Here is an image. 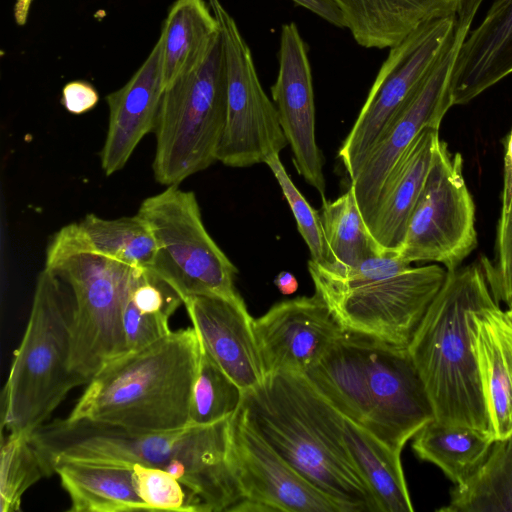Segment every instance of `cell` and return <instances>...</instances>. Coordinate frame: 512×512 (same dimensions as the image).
Returning a JSON list of instances; mask_svg holds the SVG:
<instances>
[{
	"label": "cell",
	"instance_id": "1",
	"mask_svg": "<svg viewBox=\"0 0 512 512\" xmlns=\"http://www.w3.org/2000/svg\"><path fill=\"white\" fill-rule=\"evenodd\" d=\"M230 417L167 432L65 418L43 424L29 439L48 476L60 459L139 464L173 475L190 493L197 512H236L243 494L228 460Z\"/></svg>",
	"mask_w": 512,
	"mask_h": 512
},
{
	"label": "cell",
	"instance_id": "2",
	"mask_svg": "<svg viewBox=\"0 0 512 512\" xmlns=\"http://www.w3.org/2000/svg\"><path fill=\"white\" fill-rule=\"evenodd\" d=\"M239 409L285 461L344 512H379L347 447L345 418L304 373L267 374L244 391Z\"/></svg>",
	"mask_w": 512,
	"mask_h": 512
},
{
	"label": "cell",
	"instance_id": "3",
	"mask_svg": "<svg viewBox=\"0 0 512 512\" xmlns=\"http://www.w3.org/2000/svg\"><path fill=\"white\" fill-rule=\"evenodd\" d=\"M304 374L345 419L395 452L434 420L408 348L345 331Z\"/></svg>",
	"mask_w": 512,
	"mask_h": 512
},
{
	"label": "cell",
	"instance_id": "4",
	"mask_svg": "<svg viewBox=\"0 0 512 512\" xmlns=\"http://www.w3.org/2000/svg\"><path fill=\"white\" fill-rule=\"evenodd\" d=\"M494 302L498 301L481 263L447 272L443 286L408 346L434 420L492 436L473 328L474 313Z\"/></svg>",
	"mask_w": 512,
	"mask_h": 512
},
{
	"label": "cell",
	"instance_id": "5",
	"mask_svg": "<svg viewBox=\"0 0 512 512\" xmlns=\"http://www.w3.org/2000/svg\"><path fill=\"white\" fill-rule=\"evenodd\" d=\"M201 343L194 328L171 331L106 363L87 383L70 415L132 430L187 427Z\"/></svg>",
	"mask_w": 512,
	"mask_h": 512
},
{
	"label": "cell",
	"instance_id": "6",
	"mask_svg": "<svg viewBox=\"0 0 512 512\" xmlns=\"http://www.w3.org/2000/svg\"><path fill=\"white\" fill-rule=\"evenodd\" d=\"M73 314L70 287L44 267L3 389L2 425L9 434L30 435L71 389L82 385L71 369Z\"/></svg>",
	"mask_w": 512,
	"mask_h": 512
},
{
	"label": "cell",
	"instance_id": "7",
	"mask_svg": "<svg viewBox=\"0 0 512 512\" xmlns=\"http://www.w3.org/2000/svg\"><path fill=\"white\" fill-rule=\"evenodd\" d=\"M227 110L221 33L193 68L164 89L154 127L155 180L179 185L217 161Z\"/></svg>",
	"mask_w": 512,
	"mask_h": 512
},
{
	"label": "cell",
	"instance_id": "8",
	"mask_svg": "<svg viewBox=\"0 0 512 512\" xmlns=\"http://www.w3.org/2000/svg\"><path fill=\"white\" fill-rule=\"evenodd\" d=\"M308 271L315 292L344 331L403 348H408L447 277V270L435 263L401 272L372 266L339 278L310 259Z\"/></svg>",
	"mask_w": 512,
	"mask_h": 512
},
{
	"label": "cell",
	"instance_id": "9",
	"mask_svg": "<svg viewBox=\"0 0 512 512\" xmlns=\"http://www.w3.org/2000/svg\"><path fill=\"white\" fill-rule=\"evenodd\" d=\"M45 267L72 291L71 369L82 385L87 384L106 363L127 353L122 314L134 267L51 241Z\"/></svg>",
	"mask_w": 512,
	"mask_h": 512
},
{
	"label": "cell",
	"instance_id": "10",
	"mask_svg": "<svg viewBox=\"0 0 512 512\" xmlns=\"http://www.w3.org/2000/svg\"><path fill=\"white\" fill-rule=\"evenodd\" d=\"M137 215L149 225L156 252L149 270L182 298L199 295L240 296L238 273L206 230L197 198L178 185L146 198Z\"/></svg>",
	"mask_w": 512,
	"mask_h": 512
},
{
	"label": "cell",
	"instance_id": "11",
	"mask_svg": "<svg viewBox=\"0 0 512 512\" xmlns=\"http://www.w3.org/2000/svg\"><path fill=\"white\" fill-rule=\"evenodd\" d=\"M482 3L483 0H463L453 31L439 56L387 121L351 180L366 223L394 163L425 127L440 128L445 114L453 106L451 76Z\"/></svg>",
	"mask_w": 512,
	"mask_h": 512
},
{
	"label": "cell",
	"instance_id": "12",
	"mask_svg": "<svg viewBox=\"0 0 512 512\" xmlns=\"http://www.w3.org/2000/svg\"><path fill=\"white\" fill-rule=\"evenodd\" d=\"M475 205L463 176V158L440 140L397 252L408 263L462 265L477 247Z\"/></svg>",
	"mask_w": 512,
	"mask_h": 512
},
{
	"label": "cell",
	"instance_id": "13",
	"mask_svg": "<svg viewBox=\"0 0 512 512\" xmlns=\"http://www.w3.org/2000/svg\"><path fill=\"white\" fill-rule=\"evenodd\" d=\"M223 43L227 81L226 122L217 161L229 167L265 163L288 145L278 111L265 93L251 50L220 0H207Z\"/></svg>",
	"mask_w": 512,
	"mask_h": 512
},
{
	"label": "cell",
	"instance_id": "14",
	"mask_svg": "<svg viewBox=\"0 0 512 512\" xmlns=\"http://www.w3.org/2000/svg\"><path fill=\"white\" fill-rule=\"evenodd\" d=\"M456 15L421 25L390 48L353 127L338 151L350 180L381 130L439 56Z\"/></svg>",
	"mask_w": 512,
	"mask_h": 512
},
{
	"label": "cell",
	"instance_id": "15",
	"mask_svg": "<svg viewBox=\"0 0 512 512\" xmlns=\"http://www.w3.org/2000/svg\"><path fill=\"white\" fill-rule=\"evenodd\" d=\"M228 460L243 494L236 512H344L285 461L240 409L230 417Z\"/></svg>",
	"mask_w": 512,
	"mask_h": 512
},
{
	"label": "cell",
	"instance_id": "16",
	"mask_svg": "<svg viewBox=\"0 0 512 512\" xmlns=\"http://www.w3.org/2000/svg\"><path fill=\"white\" fill-rule=\"evenodd\" d=\"M272 100L297 172L325 197L324 157L316 142L315 104L308 48L294 22L283 24Z\"/></svg>",
	"mask_w": 512,
	"mask_h": 512
},
{
	"label": "cell",
	"instance_id": "17",
	"mask_svg": "<svg viewBox=\"0 0 512 512\" xmlns=\"http://www.w3.org/2000/svg\"><path fill=\"white\" fill-rule=\"evenodd\" d=\"M254 332L267 375L305 373L345 331L315 292L276 303L254 319Z\"/></svg>",
	"mask_w": 512,
	"mask_h": 512
},
{
	"label": "cell",
	"instance_id": "18",
	"mask_svg": "<svg viewBox=\"0 0 512 512\" xmlns=\"http://www.w3.org/2000/svg\"><path fill=\"white\" fill-rule=\"evenodd\" d=\"M202 347L243 390L266 377L254 332V318L241 296H192L184 300Z\"/></svg>",
	"mask_w": 512,
	"mask_h": 512
},
{
	"label": "cell",
	"instance_id": "19",
	"mask_svg": "<svg viewBox=\"0 0 512 512\" xmlns=\"http://www.w3.org/2000/svg\"><path fill=\"white\" fill-rule=\"evenodd\" d=\"M163 92L162 40L159 37L129 81L106 96L109 120L100 153L101 168L106 176L121 170L143 137L154 130Z\"/></svg>",
	"mask_w": 512,
	"mask_h": 512
},
{
	"label": "cell",
	"instance_id": "20",
	"mask_svg": "<svg viewBox=\"0 0 512 512\" xmlns=\"http://www.w3.org/2000/svg\"><path fill=\"white\" fill-rule=\"evenodd\" d=\"M512 73V0H494L471 28L450 81L452 105L467 104Z\"/></svg>",
	"mask_w": 512,
	"mask_h": 512
},
{
	"label": "cell",
	"instance_id": "21",
	"mask_svg": "<svg viewBox=\"0 0 512 512\" xmlns=\"http://www.w3.org/2000/svg\"><path fill=\"white\" fill-rule=\"evenodd\" d=\"M439 127H425L388 172L367 223L380 246L397 250L440 142Z\"/></svg>",
	"mask_w": 512,
	"mask_h": 512
},
{
	"label": "cell",
	"instance_id": "22",
	"mask_svg": "<svg viewBox=\"0 0 512 512\" xmlns=\"http://www.w3.org/2000/svg\"><path fill=\"white\" fill-rule=\"evenodd\" d=\"M473 343L495 440L512 436V322L498 302L474 313Z\"/></svg>",
	"mask_w": 512,
	"mask_h": 512
},
{
	"label": "cell",
	"instance_id": "23",
	"mask_svg": "<svg viewBox=\"0 0 512 512\" xmlns=\"http://www.w3.org/2000/svg\"><path fill=\"white\" fill-rule=\"evenodd\" d=\"M356 43L391 48L421 25L454 16L463 0H333Z\"/></svg>",
	"mask_w": 512,
	"mask_h": 512
},
{
	"label": "cell",
	"instance_id": "24",
	"mask_svg": "<svg viewBox=\"0 0 512 512\" xmlns=\"http://www.w3.org/2000/svg\"><path fill=\"white\" fill-rule=\"evenodd\" d=\"M51 471L69 496L70 512L151 511L138 492L132 467L60 459Z\"/></svg>",
	"mask_w": 512,
	"mask_h": 512
},
{
	"label": "cell",
	"instance_id": "25",
	"mask_svg": "<svg viewBox=\"0 0 512 512\" xmlns=\"http://www.w3.org/2000/svg\"><path fill=\"white\" fill-rule=\"evenodd\" d=\"M51 242L76 250L89 251L134 268L149 269L156 244L152 231L137 214L104 219L95 214L62 227Z\"/></svg>",
	"mask_w": 512,
	"mask_h": 512
},
{
	"label": "cell",
	"instance_id": "26",
	"mask_svg": "<svg viewBox=\"0 0 512 512\" xmlns=\"http://www.w3.org/2000/svg\"><path fill=\"white\" fill-rule=\"evenodd\" d=\"M219 34V23L207 1L176 0L159 36L164 89L197 65Z\"/></svg>",
	"mask_w": 512,
	"mask_h": 512
},
{
	"label": "cell",
	"instance_id": "27",
	"mask_svg": "<svg viewBox=\"0 0 512 512\" xmlns=\"http://www.w3.org/2000/svg\"><path fill=\"white\" fill-rule=\"evenodd\" d=\"M344 436L351 457L371 491L379 512H413L401 453L345 419Z\"/></svg>",
	"mask_w": 512,
	"mask_h": 512
},
{
	"label": "cell",
	"instance_id": "28",
	"mask_svg": "<svg viewBox=\"0 0 512 512\" xmlns=\"http://www.w3.org/2000/svg\"><path fill=\"white\" fill-rule=\"evenodd\" d=\"M322 202L324 268L339 274L387 251L371 234L351 185L337 199L327 201L324 197Z\"/></svg>",
	"mask_w": 512,
	"mask_h": 512
},
{
	"label": "cell",
	"instance_id": "29",
	"mask_svg": "<svg viewBox=\"0 0 512 512\" xmlns=\"http://www.w3.org/2000/svg\"><path fill=\"white\" fill-rule=\"evenodd\" d=\"M494 441L490 434L433 420L416 433L412 448L419 459L436 465L454 485H461L483 463Z\"/></svg>",
	"mask_w": 512,
	"mask_h": 512
},
{
	"label": "cell",
	"instance_id": "30",
	"mask_svg": "<svg viewBox=\"0 0 512 512\" xmlns=\"http://www.w3.org/2000/svg\"><path fill=\"white\" fill-rule=\"evenodd\" d=\"M442 512H512V436L495 440L483 463L450 490Z\"/></svg>",
	"mask_w": 512,
	"mask_h": 512
},
{
	"label": "cell",
	"instance_id": "31",
	"mask_svg": "<svg viewBox=\"0 0 512 512\" xmlns=\"http://www.w3.org/2000/svg\"><path fill=\"white\" fill-rule=\"evenodd\" d=\"M243 394L244 391L201 345L198 374L191 397L189 423L208 425L232 416L241 406Z\"/></svg>",
	"mask_w": 512,
	"mask_h": 512
},
{
	"label": "cell",
	"instance_id": "32",
	"mask_svg": "<svg viewBox=\"0 0 512 512\" xmlns=\"http://www.w3.org/2000/svg\"><path fill=\"white\" fill-rule=\"evenodd\" d=\"M43 477L48 476L29 435L8 434L1 446V512L18 511L24 493Z\"/></svg>",
	"mask_w": 512,
	"mask_h": 512
},
{
	"label": "cell",
	"instance_id": "33",
	"mask_svg": "<svg viewBox=\"0 0 512 512\" xmlns=\"http://www.w3.org/2000/svg\"><path fill=\"white\" fill-rule=\"evenodd\" d=\"M265 164L271 169L281 191L294 215L297 229L308 246L311 260L323 263L325 260V240L320 214L312 208L297 189L283 166L279 154L272 155Z\"/></svg>",
	"mask_w": 512,
	"mask_h": 512
},
{
	"label": "cell",
	"instance_id": "34",
	"mask_svg": "<svg viewBox=\"0 0 512 512\" xmlns=\"http://www.w3.org/2000/svg\"><path fill=\"white\" fill-rule=\"evenodd\" d=\"M138 492L151 511L197 512L190 494L180 481L165 470L134 464Z\"/></svg>",
	"mask_w": 512,
	"mask_h": 512
},
{
	"label": "cell",
	"instance_id": "35",
	"mask_svg": "<svg viewBox=\"0 0 512 512\" xmlns=\"http://www.w3.org/2000/svg\"><path fill=\"white\" fill-rule=\"evenodd\" d=\"M481 265L495 299L512 310V197L498 220L494 259Z\"/></svg>",
	"mask_w": 512,
	"mask_h": 512
},
{
	"label": "cell",
	"instance_id": "36",
	"mask_svg": "<svg viewBox=\"0 0 512 512\" xmlns=\"http://www.w3.org/2000/svg\"><path fill=\"white\" fill-rule=\"evenodd\" d=\"M99 101L96 89L85 81H71L62 89L61 102L65 109L80 115L93 109Z\"/></svg>",
	"mask_w": 512,
	"mask_h": 512
},
{
	"label": "cell",
	"instance_id": "37",
	"mask_svg": "<svg viewBox=\"0 0 512 512\" xmlns=\"http://www.w3.org/2000/svg\"><path fill=\"white\" fill-rule=\"evenodd\" d=\"M296 4L311 11L328 23L345 28L343 15L333 0H292Z\"/></svg>",
	"mask_w": 512,
	"mask_h": 512
},
{
	"label": "cell",
	"instance_id": "38",
	"mask_svg": "<svg viewBox=\"0 0 512 512\" xmlns=\"http://www.w3.org/2000/svg\"><path fill=\"white\" fill-rule=\"evenodd\" d=\"M512 197V129L506 139V151L504 156V179L502 189L501 211L505 210Z\"/></svg>",
	"mask_w": 512,
	"mask_h": 512
},
{
	"label": "cell",
	"instance_id": "39",
	"mask_svg": "<svg viewBox=\"0 0 512 512\" xmlns=\"http://www.w3.org/2000/svg\"><path fill=\"white\" fill-rule=\"evenodd\" d=\"M274 284L277 287V289L284 295H291L295 293L298 289L297 279L292 273L288 271L280 272L276 276Z\"/></svg>",
	"mask_w": 512,
	"mask_h": 512
},
{
	"label": "cell",
	"instance_id": "40",
	"mask_svg": "<svg viewBox=\"0 0 512 512\" xmlns=\"http://www.w3.org/2000/svg\"><path fill=\"white\" fill-rule=\"evenodd\" d=\"M32 1L33 0H16L13 14L18 25H24L27 22Z\"/></svg>",
	"mask_w": 512,
	"mask_h": 512
},
{
	"label": "cell",
	"instance_id": "41",
	"mask_svg": "<svg viewBox=\"0 0 512 512\" xmlns=\"http://www.w3.org/2000/svg\"><path fill=\"white\" fill-rule=\"evenodd\" d=\"M506 313H507L510 321L512 322V310H506Z\"/></svg>",
	"mask_w": 512,
	"mask_h": 512
}]
</instances>
